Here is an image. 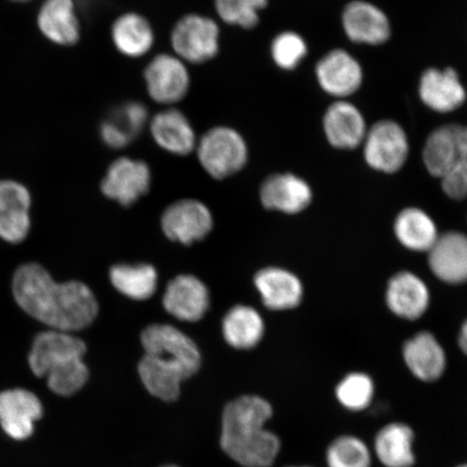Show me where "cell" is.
I'll return each mask as SVG.
<instances>
[{
    "label": "cell",
    "mask_w": 467,
    "mask_h": 467,
    "mask_svg": "<svg viewBox=\"0 0 467 467\" xmlns=\"http://www.w3.org/2000/svg\"><path fill=\"white\" fill-rule=\"evenodd\" d=\"M220 35L218 23L212 17L186 15L172 28V49L175 56L185 63H207L219 54Z\"/></svg>",
    "instance_id": "277c9868"
},
{
    "label": "cell",
    "mask_w": 467,
    "mask_h": 467,
    "mask_svg": "<svg viewBox=\"0 0 467 467\" xmlns=\"http://www.w3.org/2000/svg\"><path fill=\"white\" fill-rule=\"evenodd\" d=\"M31 192L26 185L14 180L0 181V214L29 212Z\"/></svg>",
    "instance_id": "8d00e7d4"
},
{
    "label": "cell",
    "mask_w": 467,
    "mask_h": 467,
    "mask_svg": "<svg viewBox=\"0 0 467 467\" xmlns=\"http://www.w3.org/2000/svg\"><path fill=\"white\" fill-rule=\"evenodd\" d=\"M149 126L154 142L168 153L186 156L196 150L198 141L194 127L180 109L161 110L151 117Z\"/></svg>",
    "instance_id": "7c38bea8"
},
{
    "label": "cell",
    "mask_w": 467,
    "mask_h": 467,
    "mask_svg": "<svg viewBox=\"0 0 467 467\" xmlns=\"http://www.w3.org/2000/svg\"><path fill=\"white\" fill-rule=\"evenodd\" d=\"M139 375L151 395L171 402L179 399L181 384L194 376L195 372L165 356L145 354L139 364Z\"/></svg>",
    "instance_id": "8fae6325"
},
{
    "label": "cell",
    "mask_w": 467,
    "mask_h": 467,
    "mask_svg": "<svg viewBox=\"0 0 467 467\" xmlns=\"http://www.w3.org/2000/svg\"><path fill=\"white\" fill-rule=\"evenodd\" d=\"M324 130L329 143L342 150L358 148L367 134L366 122L359 109L344 101L332 104L327 110Z\"/></svg>",
    "instance_id": "603a6c76"
},
{
    "label": "cell",
    "mask_w": 467,
    "mask_h": 467,
    "mask_svg": "<svg viewBox=\"0 0 467 467\" xmlns=\"http://www.w3.org/2000/svg\"><path fill=\"white\" fill-rule=\"evenodd\" d=\"M256 289L262 301L274 311H285L300 305L303 285L300 279L283 268L268 267L256 274Z\"/></svg>",
    "instance_id": "d4e9b609"
},
{
    "label": "cell",
    "mask_w": 467,
    "mask_h": 467,
    "mask_svg": "<svg viewBox=\"0 0 467 467\" xmlns=\"http://www.w3.org/2000/svg\"><path fill=\"white\" fill-rule=\"evenodd\" d=\"M365 159L371 168L385 173L400 171L408 159L406 133L393 120L377 122L365 137Z\"/></svg>",
    "instance_id": "8992f818"
},
{
    "label": "cell",
    "mask_w": 467,
    "mask_h": 467,
    "mask_svg": "<svg viewBox=\"0 0 467 467\" xmlns=\"http://www.w3.org/2000/svg\"><path fill=\"white\" fill-rule=\"evenodd\" d=\"M110 282L114 287L133 300H146L157 288V273L149 265H119L110 268Z\"/></svg>",
    "instance_id": "f546056e"
},
{
    "label": "cell",
    "mask_w": 467,
    "mask_h": 467,
    "mask_svg": "<svg viewBox=\"0 0 467 467\" xmlns=\"http://www.w3.org/2000/svg\"><path fill=\"white\" fill-rule=\"evenodd\" d=\"M143 78L151 100L162 105L182 101L191 88L188 67L175 55L161 54L151 58Z\"/></svg>",
    "instance_id": "5b68a950"
},
{
    "label": "cell",
    "mask_w": 467,
    "mask_h": 467,
    "mask_svg": "<svg viewBox=\"0 0 467 467\" xmlns=\"http://www.w3.org/2000/svg\"><path fill=\"white\" fill-rule=\"evenodd\" d=\"M110 35L117 51L131 58L148 55L155 43L153 26L145 16L137 13H127L117 17Z\"/></svg>",
    "instance_id": "484cf974"
},
{
    "label": "cell",
    "mask_w": 467,
    "mask_h": 467,
    "mask_svg": "<svg viewBox=\"0 0 467 467\" xmlns=\"http://www.w3.org/2000/svg\"><path fill=\"white\" fill-rule=\"evenodd\" d=\"M261 202L266 209L296 214L312 202L313 192L305 180L292 173H276L263 182Z\"/></svg>",
    "instance_id": "5bb4252c"
},
{
    "label": "cell",
    "mask_w": 467,
    "mask_h": 467,
    "mask_svg": "<svg viewBox=\"0 0 467 467\" xmlns=\"http://www.w3.org/2000/svg\"><path fill=\"white\" fill-rule=\"evenodd\" d=\"M461 127L462 126H442L431 132L426 140L423 161L433 177L441 179L457 165Z\"/></svg>",
    "instance_id": "4316f807"
},
{
    "label": "cell",
    "mask_w": 467,
    "mask_h": 467,
    "mask_svg": "<svg viewBox=\"0 0 467 467\" xmlns=\"http://www.w3.org/2000/svg\"><path fill=\"white\" fill-rule=\"evenodd\" d=\"M145 354L173 358L195 372L201 367V353L194 341L169 325L148 327L141 336Z\"/></svg>",
    "instance_id": "9a60e30c"
},
{
    "label": "cell",
    "mask_w": 467,
    "mask_h": 467,
    "mask_svg": "<svg viewBox=\"0 0 467 467\" xmlns=\"http://www.w3.org/2000/svg\"><path fill=\"white\" fill-rule=\"evenodd\" d=\"M213 225V215L202 202L196 200L179 201L168 207L161 226L173 242L191 244L208 235Z\"/></svg>",
    "instance_id": "30bf717a"
},
{
    "label": "cell",
    "mask_w": 467,
    "mask_h": 467,
    "mask_svg": "<svg viewBox=\"0 0 467 467\" xmlns=\"http://www.w3.org/2000/svg\"><path fill=\"white\" fill-rule=\"evenodd\" d=\"M431 271L448 284L467 282V236L460 232H447L438 236L429 250Z\"/></svg>",
    "instance_id": "4fadbf2b"
},
{
    "label": "cell",
    "mask_w": 467,
    "mask_h": 467,
    "mask_svg": "<svg viewBox=\"0 0 467 467\" xmlns=\"http://www.w3.org/2000/svg\"><path fill=\"white\" fill-rule=\"evenodd\" d=\"M404 358L420 381L435 382L446 370L445 350L430 332H420L405 344Z\"/></svg>",
    "instance_id": "cb8c5ba5"
},
{
    "label": "cell",
    "mask_w": 467,
    "mask_h": 467,
    "mask_svg": "<svg viewBox=\"0 0 467 467\" xmlns=\"http://www.w3.org/2000/svg\"><path fill=\"white\" fill-rule=\"evenodd\" d=\"M161 467H179L177 465H163V466H161Z\"/></svg>",
    "instance_id": "7bdbcfd3"
},
{
    "label": "cell",
    "mask_w": 467,
    "mask_h": 467,
    "mask_svg": "<svg viewBox=\"0 0 467 467\" xmlns=\"http://www.w3.org/2000/svg\"><path fill=\"white\" fill-rule=\"evenodd\" d=\"M86 352L85 342L69 332L44 331L34 338L28 365L35 376L44 378L57 368L84 359Z\"/></svg>",
    "instance_id": "52a82bcc"
},
{
    "label": "cell",
    "mask_w": 467,
    "mask_h": 467,
    "mask_svg": "<svg viewBox=\"0 0 467 467\" xmlns=\"http://www.w3.org/2000/svg\"><path fill=\"white\" fill-rule=\"evenodd\" d=\"M37 26L52 44L61 47L78 44L81 26L75 0H45L38 11Z\"/></svg>",
    "instance_id": "2e32d148"
},
{
    "label": "cell",
    "mask_w": 467,
    "mask_h": 467,
    "mask_svg": "<svg viewBox=\"0 0 467 467\" xmlns=\"http://www.w3.org/2000/svg\"><path fill=\"white\" fill-rule=\"evenodd\" d=\"M336 397L350 412H361L369 408L375 397V384L363 372H352L344 377L336 389Z\"/></svg>",
    "instance_id": "1f68e13d"
},
{
    "label": "cell",
    "mask_w": 467,
    "mask_h": 467,
    "mask_svg": "<svg viewBox=\"0 0 467 467\" xmlns=\"http://www.w3.org/2000/svg\"><path fill=\"white\" fill-rule=\"evenodd\" d=\"M419 93L426 107L438 113H451L466 100V91L453 68L425 71L420 80Z\"/></svg>",
    "instance_id": "d6986e66"
},
{
    "label": "cell",
    "mask_w": 467,
    "mask_h": 467,
    "mask_svg": "<svg viewBox=\"0 0 467 467\" xmlns=\"http://www.w3.org/2000/svg\"><path fill=\"white\" fill-rule=\"evenodd\" d=\"M416 434L410 425L389 423L379 430L373 441L372 454L384 467H413Z\"/></svg>",
    "instance_id": "44dd1931"
},
{
    "label": "cell",
    "mask_w": 467,
    "mask_h": 467,
    "mask_svg": "<svg viewBox=\"0 0 467 467\" xmlns=\"http://www.w3.org/2000/svg\"><path fill=\"white\" fill-rule=\"evenodd\" d=\"M100 137L105 145L109 149L121 150L127 148L132 141L126 134L120 132L108 119H104L100 125Z\"/></svg>",
    "instance_id": "ab89813d"
},
{
    "label": "cell",
    "mask_w": 467,
    "mask_h": 467,
    "mask_svg": "<svg viewBox=\"0 0 467 467\" xmlns=\"http://www.w3.org/2000/svg\"><path fill=\"white\" fill-rule=\"evenodd\" d=\"M31 229V219L27 212L0 214V238L11 244L25 241Z\"/></svg>",
    "instance_id": "74e56055"
},
{
    "label": "cell",
    "mask_w": 467,
    "mask_h": 467,
    "mask_svg": "<svg viewBox=\"0 0 467 467\" xmlns=\"http://www.w3.org/2000/svg\"><path fill=\"white\" fill-rule=\"evenodd\" d=\"M196 150L204 171L217 180L241 171L249 159L246 140L236 130L227 126L209 130L197 142Z\"/></svg>",
    "instance_id": "3957f363"
},
{
    "label": "cell",
    "mask_w": 467,
    "mask_h": 467,
    "mask_svg": "<svg viewBox=\"0 0 467 467\" xmlns=\"http://www.w3.org/2000/svg\"><path fill=\"white\" fill-rule=\"evenodd\" d=\"M388 306L397 317L416 320L430 305V291L423 280L412 273L401 272L389 280Z\"/></svg>",
    "instance_id": "7402d4cb"
},
{
    "label": "cell",
    "mask_w": 467,
    "mask_h": 467,
    "mask_svg": "<svg viewBox=\"0 0 467 467\" xmlns=\"http://www.w3.org/2000/svg\"><path fill=\"white\" fill-rule=\"evenodd\" d=\"M317 75L321 88L331 96L353 95L363 83L359 63L344 50H334L318 62Z\"/></svg>",
    "instance_id": "e0dca14e"
},
{
    "label": "cell",
    "mask_w": 467,
    "mask_h": 467,
    "mask_svg": "<svg viewBox=\"0 0 467 467\" xmlns=\"http://www.w3.org/2000/svg\"><path fill=\"white\" fill-rule=\"evenodd\" d=\"M288 467H312V466H288Z\"/></svg>",
    "instance_id": "f6af8a7d"
},
{
    "label": "cell",
    "mask_w": 467,
    "mask_h": 467,
    "mask_svg": "<svg viewBox=\"0 0 467 467\" xmlns=\"http://www.w3.org/2000/svg\"><path fill=\"white\" fill-rule=\"evenodd\" d=\"M307 54V47L299 34L284 32L274 38L271 56L279 68L292 71L302 62Z\"/></svg>",
    "instance_id": "d590c367"
},
{
    "label": "cell",
    "mask_w": 467,
    "mask_h": 467,
    "mask_svg": "<svg viewBox=\"0 0 467 467\" xmlns=\"http://www.w3.org/2000/svg\"><path fill=\"white\" fill-rule=\"evenodd\" d=\"M89 372L84 359H76L52 370L45 378L51 392L60 396H71L84 388Z\"/></svg>",
    "instance_id": "836d02e7"
},
{
    "label": "cell",
    "mask_w": 467,
    "mask_h": 467,
    "mask_svg": "<svg viewBox=\"0 0 467 467\" xmlns=\"http://www.w3.org/2000/svg\"><path fill=\"white\" fill-rule=\"evenodd\" d=\"M265 334L260 314L254 308L237 306L233 307L223 320V335L231 347L249 349L258 346Z\"/></svg>",
    "instance_id": "f1b7e54d"
},
{
    "label": "cell",
    "mask_w": 467,
    "mask_h": 467,
    "mask_svg": "<svg viewBox=\"0 0 467 467\" xmlns=\"http://www.w3.org/2000/svg\"><path fill=\"white\" fill-rule=\"evenodd\" d=\"M108 119L134 141L150 124L149 109L142 102L128 101L116 107Z\"/></svg>",
    "instance_id": "e575fe53"
},
{
    "label": "cell",
    "mask_w": 467,
    "mask_h": 467,
    "mask_svg": "<svg viewBox=\"0 0 467 467\" xmlns=\"http://www.w3.org/2000/svg\"><path fill=\"white\" fill-rule=\"evenodd\" d=\"M162 303L173 317L183 321H198L208 311L209 292L197 277L178 276L169 283Z\"/></svg>",
    "instance_id": "ac0fdd59"
},
{
    "label": "cell",
    "mask_w": 467,
    "mask_h": 467,
    "mask_svg": "<svg viewBox=\"0 0 467 467\" xmlns=\"http://www.w3.org/2000/svg\"><path fill=\"white\" fill-rule=\"evenodd\" d=\"M459 346L462 352L467 356V320L461 327L460 335H459Z\"/></svg>",
    "instance_id": "60d3db41"
},
{
    "label": "cell",
    "mask_w": 467,
    "mask_h": 467,
    "mask_svg": "<svg viewBox=\"0 0 467 467\" xmlns=\"http://www.w3.org/2000/svg\"><path fill=\"white\" fill-rule=\"evenodd\" d=\"M443 192L454 201H463L467 197V171L462 167H454L441 178Z\"/></svg>",
    "instance_id": "f35d334b"
},
{
    "label": "cell",
    "mask_w": 467,
    "mask_h": 467,
    "mask_svg": "<svg viewBox=\"0 0 467 467\" xmlns=\"http://www.w3.org/2000/svg\"><path fill=\"white\" fill-rule=\"evenodd\" d=\"M327 467H371L373 454L366 441L355 435H341L326 451Z\"/></svg>",
    "instance_id": "4dcf8cb0"
},
{
    "label": "cell",
    "mask_w": 467,
    "mask_h": 467,
    "mask_svg": "<svg viewBox=\"0 0 467 467\" xmlns=\"http://www.w3.org/2000/svg\"><path fill=\"white\" fill-rule=\"evenodd\" d=\"M457 467H467V463L460 464Z\"/></svg>",
    "instance_id": "ee69618b"
},
{
    "label": "cell",
    "mask_w": 467,
    "mask_h": 467,
    "mask_svg": "<svg viewBox=\"0 0 467 467\" xmlns=\"http://www.w3.org/2000/svg\"><path fill=\"white\" fill-rule=\"evenodd\" d=\"M150 181L148 163L120 157L110 163L102 181L101 191L109 200L122 206H130L149 192Z\"/></svg>",
    "instance_id": "ba28073f"
},
{
    "label": "cell",
    "mask_w": 467,
    "mask_h": 467,
    "mask_svg": "<svg viewBox=\"0 0 467 467\" xmlns=\"http://www.w3.org/2000/svg\"><path fill=\"white\" fill-rule=\"evenodd\" d=\"M13 292L23 311L51 330H83L99 312L96 296L88 285L75 280L58 284L36 263L17 268Z\"/></svg>",
    "instance_id": "6da1fadb"
},
{
    "label": "cell",
    "mask_w": 467,
    "mask_h": 467,
    "mask_svg": "<svg viewBox=\"0 0 467 467\" xmlns=\"http://www.w3.org/2000/svg\"><path fill=\"white\" fill-rule=\"evenodd\" d=\"M394 230L402 246L418 253H429L440 236L433 219L419 208H408L397 215Z\"/></svg>",
    "instance_id": "83f0119b"
},
{
    "label": "cell",
    "mask_w": 467,
    "mask_h": 467,
    "mask_svg": "<svg viewBox=\"0 0 467 467\" xmlns=\"http://www.w3.org/2000/svg\"><path fill=\"white\" fill-rule=\"evenodd\" d=\"M42 401L31 390L14 389L0 393V425L15 441H26L34 433L35 423L42 419Z\"/></svg>",
    "instance_id": "9c48e42d"
},
{
    "label": "cell",
    "mask_w": 467,
    "mask_h": 467,
    "mask_svg": "<svg viewBox=\"0 0 467 467\" xmlns=\"http://www.w3.org/2000/svg\"><path fill=\"white\" fill-rule=\"evenodd\" d=\"M9 2L16 4H26L32 2V0H9Z\"/></svg>",
    "instance_id": "b9f144b4"
},
{
    "label": "cell",
    "mask_w": 467,
    "mask_h": 467,
    "mask_svg": "<svg viewBox=\"0 0 467 467\" xmlns=\"http://www.w3.org/2000/svg\"><path fill=\"white\" fill-rule=\"evenodd\" d=\"M273 417L270 402L262 397H239L224 408L221 447L244 467H271L280 452V440L265 424Z\"/></svg>",
    "instance_id": "7a4b0ae2"
},
{
    "label": "cell",
    "mask_w": 467,
    "mask_h": 467,
    "mask_svg": "<svg viewBox=\"0 0 467 467\" xmlns=\"http://www.w3.org/2000/svg\"><path fill=\"white\" fill-rule=\"evenodd\" d=\"M268 0H214L215 11L231 26L253 29L259 25L260 13Z\"/></svg>",
    "instance_id": "d6a6232c"
},
{
    "label": "cell",
    "mask_w": 467,
    "mask_h": 467,
    "mask_svg": "<svg viewBox=\"0 0 467 467\" xmlns=\"http://www.w3.org/2000/svg\"><path fill=\"white\" fill-rule=\"evenodd\" d=\"M342 21L344 31L355 43L381 45L390 36L388 16L369 3H350L344 10Z\"/></svg>",
    "instance_id": "ffe728a7"
}]
</instances>
